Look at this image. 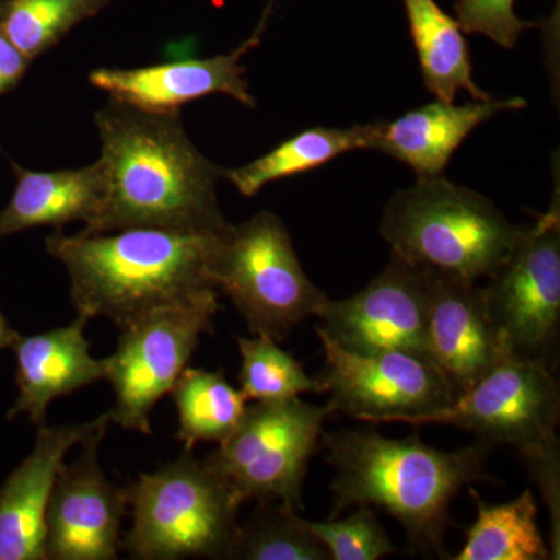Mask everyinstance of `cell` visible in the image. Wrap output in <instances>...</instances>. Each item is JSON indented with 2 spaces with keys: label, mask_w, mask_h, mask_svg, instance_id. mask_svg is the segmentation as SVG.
Here are the masks:
<instances>
[{
  "label": "cell",
  "mask_w": 560,
  "mask_h": 560,
  "mask_svg": "<svg viewBox=\"0 0 560 560\" xmlns=\"http://www.w3.org/2000/svg\"><path fill=\"white\" fill-rule=\"evenodd\" d=\"M103 195L83 231L128 228L224 230L217 186L224 168L195 147L179 110H149L110 98L95 113Z\"/></svg>",
  "instance_id": "6da1fadb"
},
{
  "label": "cell",
  "mask_w": 560,
  "mask_h": 560,
  "mask_svg": "<svg viewBox=\"0 0 560 560\" xmlns=\"http://www.w3.org/2000/svg\"><path fill=\"white\" fill-rule=\"evenodd\" d=\"M320 445L334 467V512L350 506H375L404 526L415 551L451 559L445 533L452 501L474 482L490 481L486 442L441 451L419 436L390 440L374 430L323 433Z\"/></svg>",
  "instance_id": "7a4b0ae2"
},
{
  "label": "cell",
  "mask_w": 560,
  "mask_h": 560,
  "mask_svg": "<svg viewBox=\"0 0 560 560\" xmlns=\"http://www.w3.org/2000/svg\"><path fill=\"white\" fill-rule=\"evenodd\" d=\"M223 231V230H221ZM217 232L128 228L46 238L65 265L79 315L108 318L119 329L147 313L219 293L208 275Z\"/></svg>",
  "instance_id": "3957f363"
},
{
  "label": "cell",
  "mask_w": 560,
  "mask_h": 560,
  "mask_svg": "<svg viewBox=\"0 0 560 560\" xmlns=\"http://www.w3.org/2000/svg\"><path fill=\"white\" fill-rule=\"evenodd\" d=\"M518 228L485 195L445 179H418L386 202L378 232L401 260L471 282L488 279Z\"/></svg>",
  "instance_id": "277c9868"
},
{
  "label": "cell",
  "mask_w": 560,
  "mask_h": 560,
  "mask_svg": "<svg viewBox=\"0 0 560 560\" xmlns=\"http://www.w3.org/2000/svg\"><path fill=\"white\" fill-rule=\"evenodd\" d=\"M559 419L560 386L555 370L540 361L504 355L481 381L448 407L419 419L416 427H455L486 444L514 448L539 486L550 518H559Z\"/></svg>",
  "instance_id": "5b68a950"
},
{
  "label": "cell",
  "mask_w": 560,
  "mask_h": 560,
  "mask_svg": "<svg viewBox=\"0 0 560 560\" xmlns=\"http://www.w3.org/2000/svg\"><path fill=\"white\" fill-rule=\"evenodd\" d=\"M132 526L120 540L132 559H230L237 540L232 490L191 451L153 474H142L127 489Z\"/></svg>",
  "instance_id": "8992f818"
},
{
  "label": "cell",
  "mask_w": 560,
  "mask_h": 560,
  "mask_svg": "<svg viewBox=\"0 0 560 560\" xmlns=\"http://www.w3.org/2000/svg\"><path fill=\"white\" fill-rule=\"evenodd\" d=\"M208 275L226 294L254 335L282 341L329 300L302 268L283 221L261 212L215 235Z\"/></svg>",
  "instance_id": "52a82bcc"
},
{
  "label": "cell",
  "mask_w": 560,
  "mask_h": 560,
  "mask_svg": "<svg viewBox=\"0 0 560 560\" xmlns=\"http://www.w3.org/2000/svg\"><path fill=\"white\" fill-rule=\"evenodd\" d=\"M334 416L329 405L300 397L256 401L246 407L237 429L202 460L245 501H279L304 511L302 489L308 464L323 440L324 423Z\"/></svg>",
  "instance_id": "ba28073f"
},
{
  "label": "cell",
  "mask_w": 560,
  "mask_h": 560,
  "mask_svg": "<svg viewBox=\"0 0 560 560\" xmlns=\"http://www.w3.org/2000/svg\"><path fill=\"white\" fill-rule=\"evenodd\" d=\"M550 208L518 228L504 259L486 279V307L501 348L558 370L560 341L559 176Z\"/></svg>",
  "instance_id": "9c48e42d"
},
{
  "label": "cell",
  "mask_w": 560,
  "mask_h": 560,
  "mask_svg": "<svg viewBox=\"0 0 560 560\" xmlns=\"http://www.w3.org/2000/svg\"><path fill=\"white\" fill-rule=\"evenodd\" d=\"M219 311V293H210L147 313L121 327L117 348L106 359V381L114 389V405L108 411L113 422L125 430L151 434V411L171 394L201 335L212 330Z\"/></svg>",
  "instance_id": "30bf717a"
},
{
  "label": "cell",
  "mask_w": 560,
  "mask_h": 560,
  "mask_svg": "<svg viewBox=\"0 0 560 560\" xmlns=\"http://www.w3.org/2000/svg\"><path fill=\"white\" fill-rule=\"evenodd\" d=\"M324 349V370L318 382L334 415L368 423L419 419L448 407L455 390L430 360L400 350L357 353L342 348L315 327Z\"/></svg>",
  "instance_id": "8fae6325"
},
{
  "label": "cell",
  "mask_w": 560,
  "mask_h": 560,
  "mask_svg": "<svg viewBox=\"0 0 560 560\" xmlns=\"http://www.w3.org/2000/svg\"><path fill=\"white\" fill-rule=\"evenodd\" d=\"M427 302L425 268L390 254L377 278L345 300L329 298L316 318L324 334L352 352L400 350L427 359Z\"/></svg>",
  "instance_id": "7c38bea8"
},
{
  "label": "cell",
  "mask_w": 560,
  "mask_h": 560,
  "mask_svg": "<svg viewBox=\"0 0 560 560\" xmlns=\"http://www.w3.org/2000/svg\"><path fill=\"white\" fill-rule=\"evenodd\" d=\"M106 431L108 425L81 442L79 458L58 474L46 514L47 559H117L128 501L125 489L114 486L98 464Z\"/></svg>",
  "instance_id": "4fadbf2b"
},
{
  "label": "cell",
  "mask_w": 560,
  "mask_h": 560,
  "mask_svg": "<svg viewBox=\"0 0 560 560\" xmlns=\"http://www.w3.org/2000/svg\"><path fill=\"white\" fill-rule=\"evenodd\" d=\"M276 3L278 0H268L253 35L230 54L136 69H95L90 75L91 84L108 92L110 98L149 110H179L180 106L212 94H226L243 106L256 108L242 60L260 46Z\"/></svg>",
  "instance_id": "5bb4252c"
},
{
  "label": "cell",
  "mask_w": 560,
  "mask_h": 560,
  "mask_svg": "<svg viewBox=\"0 0 560 560\" xmlns=\"http://www.w3.org/2000/svg\"><path fill=\"white\" fill-rule=\"evenodd\" d=\"M427 359L459 396L481 381L508 353L490 323L480 282L433 270H427Z\"/></svg>",
  "instance_id": "9a60e30c"
},
{
  "label": "cell",
  "mask_w": 560,
  "mask_h": 560,
  "mask_svg": "<svg viewBox=\"0 0 560 560\" xmlns=\"http://www.w3.org/2000/svg\"><path fill=\"white\" fill-rule=\"evenodd\" d=\"M108 412L92 422L39 427L35 447L0 488V560H46V514L70 448L109 425Z\"/></svg>",
  "instance_id": "2e32d148"
},
{
  "label": "cell",
  "mask_w": 560,
  "mask_h": 560,
  "mask_svg": "<svg viewBox=\"0 0 560 560\" xmlns=\"http://www.w3.org/2000/svg\"><path fill=\"white\" fill-rule=\"evenodd\" d=\"M522 97L489 98L467 105L436 101L393 121H375L371 150L404 162L418 179L444 175L448 162L471 132L506 110L526 108Z\"/></svg>",
  "instance_id": "e0dca14e"
},
{
  "label": "cell",
  "mask_w": 560,
  "mask_h": 560,
  "mask_svg": "<svg viewBox=\"0 0 560 560\" xmlns=\"http://www.w3.org/2000/svg\"><path fill=\"white\" fill-rule=\"evenodd\" d=\"M88 320L79 315L60 329L18 337L11 349L16 353L20 396L9 411V419L25 415L35 425H44L51 401L106 381L108 363L92 357L90 341L84 337Z\"/></svg>",
  "instance_id": "ac0fdd59"
},
{
  "label": "cell",
  "mask_w": 560,
  "mask_h": 560,
  "mask_svg": "<svg viewBox=\"0 0 560 560\" xmlns=\"http://www.w3.org/2000/svg\"><path fill=\"white\" fill-rule=\"evenodd\" d=\"M13 165L16 189L0 212V238L38 226L61 230L72 221L88 223L97 212L103 180L97 161L68 171L32 172Z\"/></svg>",
  "instance_id": "d6986e66"
},
{
  "label": "cell",
  "mask_w": 560,
  "mask_h": 560,
  "mask_svg": "<svg viewBox=\"0 0 560 560\" xmlns=\"http://www.w3.org/2000/svg\"><path fill=\"white\" fill-rule=\"evenodd\" d=\"M401 2L427 90L444 102H455L460 91L474 101L492 98L475 83L470 47L459 22L448 16L436 0Z\"/></svg>",
  "instance_id": "ffe728a7"
},
{
  "label": "cell",
  "mask_w": 560,
  "mask_h": 560,
  "mask_svg": "<svg viewBox=\"0 0 560 560\" xmlns=\"http://www.w3.org/2000/svg\"><path fill=\"white\" fill-rule=\"evenodd\" d=\"M372 139L374 124L308 128L249 164L230 171L224 168V178L234 184L243 197H256L275 180L315 171L349 151L371 150Z\"/></svg>",
  "instance_id": "44dd1931"
},
{
  "label": "cell",
  "mask_w": 560,
  "mask_h": 560,
  "mask_svg": "<svg viewBox=\"0 0 560 560\" xmlns=\"http://www.w3.org/2000/svg\"><path fill=\"white\" fill-rule=\"evenodd\" d=\"M477 518L466 534V544L453 560H547L550 547L537 525L536 497L525 490L508 503L489 504L471 490Z\"/></svg>",
  "instance_id": "7402d4cb"
},
{
  "label": "cell",
  "mask_w": 560,
  "mask_h": 560,
  "mask_svg": "<svg viewBox=\"0 0 560 560\" xmlns=\"http://www.w3.org/2000/svg\"><path fill=\"white\" fill-rule=\"evenodd\" d=\"M179 429L176 438L186 451L198 442H223L234 433L245 415L248 400L221 371L186 368L171 390Z\"/></svg>",
  "instance_id": "603a6c76"
},
{
  "label": "cell",
  "mask_w": 560,
  "mask_h": 560,
  "mask_svg": "<svg viewBox=\"0 0 560 560\" xmlns=\"http://www.w3.org/2000/svg\"><path fill=\"white\" fill-rule=\"evenodd\" d=\"M113 0H0V28L35 60L60 44L81 22L97 16Z\"/></svg>",
  "instance_id": "cb8c5ba5"
},
{
  "label": "cell",
  "mask_w": 560,
  "mask_h": 560,
  "mask_svg": "<svg viewBox=\"0 0 560 560\" xmlns=\"http://www.w3.org/2000/svg\"><path fill=\"white\" fill-rule=\"evenodd\" d=\"M230 559L330 560L304 517L285 504L275 506L272 501H259L249 521L241 526Z\"/></svg>",
  "instance_id": "d4e9b609"
},
{
  "label": "cell",
  "mask_w": 560,
  "mask_h": 560,
  "mask_svg": "<svg viewBox=\"0 0 560 560\" xmlns=\"http://www.w3.org/2000/svg\"><path fill=\"white\" fill-rule=\"evenodd\" d=\"M237 345L242 357L238 383L246 400L276 401L323 394L318 378L311 377L300 361L268 335L242 337Z\"/></svg>",
  "instance_id": "484cf974"
},
{
  "label": "cell",
  "mask_w": 560,
  "mask_h": 560,
  "mask_svg": "<svg viewBox=\"0 0 560 560\" xmlns=\"http://www.w3.org/2000/svg\"><path fill=\"white\" fill-rule=\"evenodd\" d=\"M304 522L329 552L330 560H377L397 552L370 506H357L342 521Z\"/></svg>",
  "instance_id": "4316f807"
},
{
  "label": "cell",
  "mask_w": 560,
  "mask_h": 560,
  "mask_svg": "<svg viewBox=\"0 0 560 560\" xmlns=\"http://www.w3.org/2000/svg\"><path fill=\"white\" fill-rule=\"evenodd\" d=\"M514 3L515 0H456V21L464 33L482 35L503 49H514L522 33L537 25L521 20Z\"/></svg>",
  "instance_id": "83f0119b"
},
{
  "label": "cell",
  "mask_w": 560,
  "mask_h": 560,
  "mask_svg": "<svg viewBox=\"0 0 560 560\" xmlns=\"http://www.w3.org/2000/svg\"><path fill=\"white\" fill-rule=\"evenodd\" d=\"M31 65V58L25 57L0 28V95L18 86Z\"/></svg>",
  "instance_id": "f1b7e54d"
},
{
  "label": "cell",
  "mask_w": 560,
  "mask_h": 560,
  "mask_svg": "<svg viewBox=\"0 0 560 560\" xmlns=\"http://www.w3.org/2000/svg\"><path fill=\"white\" fill-rule=\"evenodd\" d=\"M20 334L11 329L9 320L0 313V349L11 348L13 342L18 340Z\"/></svg>",
  "instance_id": "f546056e"
}]
</instances>
